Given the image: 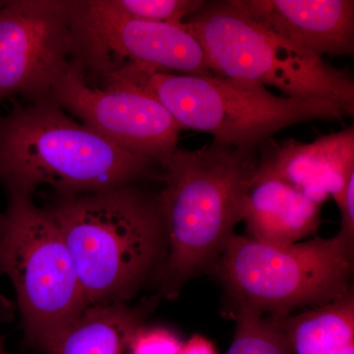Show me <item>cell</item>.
Masks as SVG:
<instances>
[{"mask_svg": "<svg viewBox=\"0 0 354 354\" xmlns=\"http://www.w3.org/2000/svg\"><path fill=\"white\" fill-rule=\"evenodd\" d=\"M3 299L0 298V325L2 323L6 322L7 317L6 315V312H7V309L6 306H4ZM0 354H7L6 348H4L3 341H2L1 335H0Z\"/></svg>", "mask_w": 354, "mask_h": 354, "instance_id": "cell-21", "label": "cell"}, {"mask_svg": "<svg viewBox=\"0 0 354 354\" xmlns=\"http://www.w3.org/2000/svg\"><path fill=\"white\" fill-rule=\"evenodd\" d=\"M157 167L88 129L50 102L16 104L0 115V181L6 193L85 194L136 183Z\"/></svg>", "mask_w": 354, "mask_h": 354, "instance_id": "cell-3", "label": "cell"}, {"mask_svg": "<svg viewBox=\"0 0 354 354\" xmlns=\"http://www.w3.org/2000/svg\"><path fill=\"white\" fill-rule=\"evenodd\" d=\"M101 86L125 83L153 95L183 129L214 141L258 150L277 133L310 120L342 121L346 115L326 100L279 97L262 84L209 75L165 73L127 65L97 78Z\"/></svg>", "mask_w": 354, "mask_h": 354, "instance_id": "cell-4", "label": "cell"}, {"mask_svg": "<svg viewBox=\"0 0 354 354\" xmlns=\"http://www.w3.org/2000/svg\"><path fill=\"white\" fill-rule=\"evenodd\" d=\"M2 218H3V214L0 213V225H1Z\"/></svg>", "mask_w": 354, "mask_h": 354, "instance_id": "cell-23", "label": "cell"}, {"mask_svg": "<svg viewBox=\"0 0 354 354\" xmlns=\"http://www.w3.org/2000/svg\"><path fill=\"white\" fill-rule=\"evenodd\" d=\"M321 205L274 177H254L247 193L242 221L247 236L285 247L315 236Z\"/></svg>", "mask_w": 354, "mask_h": 354, "instance_id": "cell-13", "label": "cell"}, {"mask_svg": "<svg viewBox=\"0 0 354 354\" xmlns=\"http://www.w3.org/2000/svg\"><path fill=\"white\" fill-rule=\"evenodd\" d=\"M0 274L12 283L24 344L41 353L88 308L73 261L55 221L27 195L6 193Z\"/></svg>", "mask_w": 354, "mask_h": 354, "instance_id": "cell-7", "label": "cell"}, {"mask_svg": "<svg viewBox=\"0 0 354 354\" xmlns=\"http://www.w3.org/2000/svg\"><path fill=\"white\" fill-rule=\"evenodd\" d=\"M227 318L234 321L235 329L227 354H292L288 335L272 319L246 310Z\"/></svg>", "mask_w": 354, "mask_h": 354, "instance_id": "cell-16", "label": "cell"}, {"mask_svg": "<svg viewBox=\"0 0 354 354\" xmlns=\"http://www.w3.org/2000/svg\"><path fill=\"white\" fill-rule=\"evenodd\" d=\"M258 160V150L215 141L198 150L177 148L167 160L158 193L167 257L153 304L174 299L190 279L211 274L242 221Z\"/></svg>", "mask_w": 354, "mask_h": 354, "instance_id": "cell-2", "label": "cell"}, {"mask_svg": "<svg viewBox=\"0 0 354 354\" xmlns=\"http://www.w3.org/2000/svg\"><path fill=\"white\" fill-rule=\"evenodd\" d=\"M153 305H97L84 310L43 349L44 354H130L132 335L145 324Z\"/></svg>", "mask_w": 354, "mask_h": 354, "instance_id": "cell-14", "label": "cell"}, {"mask_svg": "<svg viewBox=\"0 0 354 354\" xmlns=\"http://www.w3.org/2000/svg\"><path fill=\"white\" fill-rule=\"evenodd\" d=\"M72 31L75 62L87 81L127 65L165 73L212 74L201 44L183 24L125 17L106 0H73Z\"/></svg>", "mask_w": 354, "mask_h": 354, "instance_id": "cell-8", "label": "cell"}, {"mask_svg": "<svg viewBox=\"0 0 354 354\" xmlns=\"http://www.w3.org/2000/svg\"><path fill=\"white\" fill-rule=\"evenodd\" d=\"M254 177H274L322 206L333 198L341 207L354 176V129L324 135L311 143L295 139L260 147Z\"/></svg>", "mask_w": 354, "mask_h": 354, "instance_id": "cell-11", "label": "cell"}, {"mask_svg": "<svg viewBox=\"0 0 354 354\" xmlns=\"http://www.w3.org/2000/svg\"><path fill=\"white\" fill-rule=\"evenodd\" d=\"M184 27L198 39L212 74L279 88L286 97L321 99L354 113V82L348 70L274 34L234 0L205 1Z\"/></svg>", "mask_w": 354, "mask_h": 354, "instance_id": "cell-6", "label": "cell"}, {"mask_svg": "<svg viewBox=\"0 0 354 354\" xmlns=\"http://www.w3.org/2000/svg\"><path fill=\"white\" fill-rule=\"evenodd\" d=\"M6 3V1H0V8Z\"/></svg>", "mask_w": 354, "mask_h": 354, "instance_id": "cell-22", "label": "cell"}, {"mask_svg": "<svg viewBox=\"0 0 354 354\" xmlns=\"http://www.w3.org/2000/svg\"><path fill=\"white\" fill-rule=\"evenodd\" d=\"M353 260L354 243L339 234L285 247L234 234L211 274L225 290V316L246 310L276 320L353 291Z\"/></svg>", "mask_w": 354, "mask_h": 354, "instance_id": "cell-5", "label": "cell"}, {"mask_svg": "<svg viewBox=\"0 0 354 354\" xmlns=\"http://www.w3.org/2000/svg\"><path fill=\"white\" fill-rule=\"evenodd\" d=\"M179 354H218L213 342L201 335H194L183 342Z\"/></svg>", "mask_w": 354, "mask_h": 354, "instance_id": "cell-20", "label": "cell"}, {"mask_svg": "<svg viewBox=\"0 0 354 354\" xmlns=\"http://www.w3.org/2000/svg\"><path fill=\"white\" fill-rule=\"evenodd\" d=\"M183 342L169 328L140 326L132 335L130 354H179Z\"/></svg>", "mask_w": 354, "mask_h": 354, "instance_id": "cell-18", "label": "cell"}, {"mask_svg": "<svg viewBox=\"0 0 354 354\" xmlns=\"http://www.w3.org/2000/svg\"><path fill=\"white\" fill-rule=\"evenodd\" d=\"M116 13L132 19L181 26L197 12L203 0H106Z\"/></svg>", "mask_w": 354, "mask_h": 354, "instance_id": "cell-17", "label": "cell"}, {"mask_svg": "<svg viewBox=\"0 0 354 354\" xmlns=\"http://www.w3.org/2000/svg\"><path fill=\"white\" fill-rule=\"evenodd\" d=\"M48 102L122 150L148 158L162 169L176 152L183 130L150 93L125 83L90 85L76 62Z\"/></svg>", "mask_w": 354, "mask_h": 354, "instance_id": "cell-10", "label": "cell"}, {"mask_svg": "<svg viewBox=\"0 0 354 354\" xmlns=\"http://www.w3.org/2000/svg\"><path fill=\"white\" fill-rule=\"evenodd\" d=\"M252 19L291 44L324 55H353V0H234Z\"/></svg>", "mask_w": 354, "mask_h": 354, "instance_id": "cell-12", "label": "cell"}, {"mask_svg": "<svg viewBox=\"0 0 354 354\" xmlns=\"http://www.w3.org/2000/svg\"><path fill=\"white\" fill-rule=\"evenodd\" d=\"M73 0H12L0 8V101L48 102L75 64Z\"/></svg>", "mask_w": 354, "mask_h": 354, "instance_id": "cell-9", "label": "cell"}, {"mask_svg": "<svg viewBox=\"0 0 354 354\" xmlns=\"http://www.w3.org/2000/svg\"><path fill=\"white\" fill-rule=\"evenodd\" d=\"M44 209L64 237L87 307L128 304L157 283L167 257L158 193L134 183L55 195Z\"/></svg>", "mask_w": 354, "mask_h": 354, "instance_id": "cell-1", "label": "cell"}, {"mask_svg": "<svg viewBox=\"0 0 354 354\" xmlns=\"http://www.w3.org/2000/svg\"><path fill=\"white\" fill-rule=\"evenodd\" d=\"M339 209L341 212L342 223L337 234L346 241L354 243V176L349 180L346 196Z\"/></svg>", "mask_w": 354, "mask_h": 354, "instance_id": "cell-19", "label": "cell"}, {"mask_svg": "<svg viewBox=\"0 0 354 354\" xmlns=\"http://www.w3.org/2000/svg\"><path fill=\"white\" fill-rule=\"evenodd\" d=\"M274 321L288 335L292 354H354V290Z\"/></svg>", "mask_w": 354, "mask_h": 354, "instance_id": "cell-15", "label": "cell"}]
</instances>
